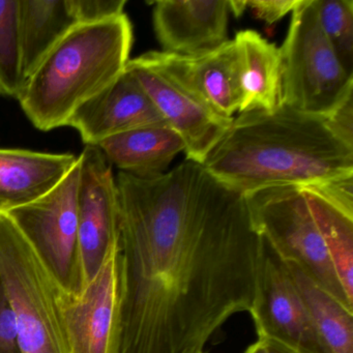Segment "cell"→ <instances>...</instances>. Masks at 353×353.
<instances>
[{
  "instance_id": "14",
  "label": "cell",
  "mask_w": 353,
  "mask_h": 353,
  "mask_svg": "<svg viewBox=\"0 0 353 353\" xmlns=\"http://www.w3.org/2000/svg\"><path fill=\"white\" fill-rule=\"evenodd\" d=\"M74 154L0 148V214L36 201L77 164Z\"/></svg>"
},
{
  "instance_id": "22",
  "label": "cell",
  "mask_w": 353,
  "mask_h": 353,
  "mask_svg": "<svg viewBox=\"0 0 353 353\" xmlns=\"http://www.w3.org/2000/svg\"><path fill=\"white\" fill-rule=\"evenodd\" d=\"M78 24L97 23L123 15L125 0H69Z\"/></svg>"
},
{
  "instance_id": "26",
  "label": "cell",
  "mask_w": 353,
  "mask_h": 353,
  "mask_svg": "<svg viewBox=\"0 0 353 353\" xmlns=\"http://www.w3.org/2000/svg\"><path fill=\"white\" fill-rule=\"evenodd\" d=\"M260 342H262V344L264 345L268 353H299L297 351L292 350V349L287 348L284 345L272 342V341H260Z\"/></svg>"
},
{
  "instance_id": "6",
  "label": "cell",
  "mask_w": 353,
  "mask_h": 353,
  "mask_svg": "<svg viewBox=\"0 0 353 353\" xmlns=\"http://www.w3.org/2000/svg\"><path fill=\"white\" fill-rule=\"evenodd\" d=\"M0 280L15 313L22 353H70L57 285L7 214H0Z\"/></svg>"
},
{
  "instance_id": "23",
  "label": "cell",
  "mask_w": 353,
  "mask_h": 353,
  "mask_svg": "<svg viewBox=\"0 0 353 353\" xmlns=\"http://www.w3.org/2000/svg\"><path fill=\"white\" fill-rule=\"evenodd\" d=\"M0 353H22L15 313L0 280Z\"/></svg>"
},
{
  "instance_id": "9",
  "label": "cell",
  "mask_w": 353,
  "mask_h": 353,
  "mask_svg": "<svg viewBox=\"0 0 353 353\" xmlns=\"http://www.w3.org/2000/svg\"><path fill=\"white\" fill-rule=\"evenodd\" d=\"M249 313L257 340L279 343L299 353H332L316 330L284 262L265 241Z\"/></svg>"
},
{
  "instance_id": "7",
  "label": "cell",
  "mask_w": 353,
  "mask_h": 353,
  "mask_svg": "<svg viewBox=\"0 0 353 353\" xmlns=\"http://www.w3.org/2000/svg\"><path fill=\"white\" fill-rule=\"evenodd\" d=\"M125 68L167 125L179 134L188 161L203 164L233 119H226L212 108L190 81L175 55L150 51L130 59Z\"/></svg>"
},
{
  "instance_id": "20",
  "label": "cell",
  "mask_w": 353,
  "mask_h": 353,
  "mask_svg": "<svg viewBox=\"0 0 353 353\" xmlns=\"http://www.w3.org/2000/svg\"><path fill=\"white\" fill-rule=\"evenodd\" d=\"M26 83L22 71L18 0H0V96L18 98Z\"/></svg>"
},
{
  "instance_id": "2",
  "label": "cell",
  "mask_w": 353,
  "mask_h": 353,
  "mask_svg": "<svg viewBox=\"0 0 353 353\" xmlns=\"http://www.w3.org/2000/svg\"><path fill=\"white\" fill-rule=\"evenodd\" d=\"M202 166L229 189L249 196L268 188L353 179V148L323 117L281 104L233 119Z\"/></svg>"
},
{
  "instance_id": "10",
  "label": "cell",
  "mask_w": 353,
  "mask_h": 353,
  "mask_svg": "<svg viewBox=\"0 0 353 353\" xmlns=\"http://www.w3.org/2000/svg\"><path fill=\"white\" fill-rule=\"evenodd\" d=\"M57 301L70 353H117L121 252L115 245L81 296L57 286Z\"/></svg>"
},
{
  "instance_id": "16",
  "label": "cell",
  "mask_w": 353,
  "mask_h": 353,
  "mask_svg": "<svg viewBox=\"0 0 353 353\" xmlns=\"http://www.w3.org/2000/svg\"><path fill=\"white\" fill-rule=\"evenodd\" d=\"M233 42L241 92L239 112L274 110L281 105L280 48L251 30L237 32Z\"/></svg>"
},
{
  "instance_id": "4",
  "label": "cell",
  "mask_w": 353,
  "mask_h": 353,
  "mask_svg": "<svg viewBox=\"0 0 353 353\" xmlns=\"http://www.w3.org/2000/svg\"><path fill=\"white\" fill-rule=\"evenodd\" d=\"M280 54L281 104L326 119L353 96V76L324 36L315 0H299Z\"/></svg>"
},
{
  "instance_id": "12",
  "label": "cell",
  "mask_w": 353,
  "mask_h": 353,
  "mask_svg": "<svg viewBox=\"0 0 353 353\" xmlns=\"http://www.w3.org/2000/svg\"><path fill=\"white\" fill-rule=\"evenodd\" d=\"M156 125L167 123L139 82L125 68L112 83L73 113L68 127L79 133L85 146H98L112 136Z\"/></svg>"
},
{
  "instance_id": "24",
  "label": "cell",
  "mask_w": 353,
  "mask_h": 353,
  "mask_svg": "<svg viewBox=\"0 0 353 353\" xmlns=\"http://www.w3.org/2000/svg\"><path fill=\"white\" fill-rule=\"evenodd\" d=\"M299 0H250L245 1L248 9L256 17L272 26L288 13H292Z\"/></svg>"
},
{
  "instance_id": "19",
  "label": "cell",
  "mask_w": 353,
  "mask_h": 353,
  "mask_svg": "<svg viewBox=\"0 0 353 353\" xmlns=\"http://www.w3.org/2000/svg\"><path fill=\"white\" fill-rule=\"evenodd\" d=\"M284 264L330 352L353 353V311L317 286L294 264Z\"/></svg>"
},
{
  "instance_id": "15",
  "label": "cell",
  "mask_w": 353,
  "mask_h": 353,
  "mask_svg": "<svg viewBox=\"0 0 353 353\" xmlns=\"http://www.w3.org/2000/svg\"><path fill=\"white\" fill-rule=\"evenodd\" d=\"M98 148L111 166L140 179L164 174L185 144L169 125L139 128L112 136Z\"/></svg>"
},
{
  "instance_id": "17",
  "label": "cell",
  "mask_w": 353,
  "mask_h": 353,
  "mask_svg": "<svg viewBox=\"0 0 353 353\" xmlns=\"http://www.w3.org/2000/svg\"><path fill=\"white\" fill-rule=\"evenodd\" d=\"M175 57L190 81L212 108L222 117L233 119L241 101L239 61L233 40L204 54Z\"/></svg>"
},
{
  "instance_id": "5",
  "label": "cell",
  "mask_w": 353,
  "mask_h": 353,
  "mask_svg": "<svg viewBox=\"0 0 353 353\" xmlns=\"http://www.w3.org/2000/svg\"><path fill=\"white\" fill-rule=\"evenodd\" d=\"M245 197L258 231L274 253L353 311L328 255L309 188H268Z\"/></svg>"
},
{
  "instance_id": "13",
  "label": "cell",
  "mask_w": 353,
  "mask_h": 353,
  "mask_svg": "<svg viewBox=\"0 0 353 353\" xmlns=\"http://www.w3.org/2000/svg\"><path fill=\"white\" fill-rule=\"evenodd\" d=\"M229 0H161L152 11L154 34L162 52L196 57L228 41Z\"/></svg>"
},
{
  "instance_id": "11",
  "label": "cell",
  "mask_w": 353,
  "mask_h": 353,
  "mask_svg": "<svg viewBox=\"0 0 353 353\" xmlns=\"http://www.w3.org/2000/svg\"><path fill=\"white\" fill-rule=\"evenodd\" d=\"M80 159L78 236L88 286L111 250L119 245L121 206L112 166L100 148L85 146Z\"/></svg>"
},
{
  "instance_id": "8",
  "label": "cell",
  "mask_w": 353,
  "mask_h": 353,
  "mask_svg": "<svg viewBox=\"0 0 353 353\" xmlns=\"http://www.w3.org/2000/svg\"><path fill=\"white\" fill-rule=\"evenodd\" d=\"M81 159L46 195L7 212L59 289L80 297L85 289L78 236Z\"/></svg>"
},
{
  "instance_id": "18",
  "label": "cell",
  "mask_w": 353,
  "mask_h": 353,
  "mask_svg": "<svg viewBox=\"0 0 353 353\" xmlns=\"http://www.w3.org/2000/svg\"><path fill=\"white\" fill-rule=\"evenodd\" d=\"M22 71L28 79L49 51L77 26L69 0H18Z\"/></svg>"
},
{
  "instance_id": "29",
  "label": "cell",
  "mask_w": 353,
  "mask_h": 353,
  "mask_svg": "<svg viewBox=\"0 0 353 353\" xmlns=\"http://www.w3.org/2000/svg\"><path fill=\"white\" fill-rule=\"evenodd\" d=\"M183 353H205V351H204V346H194L183 351Z\"/></svg>"
},
{
  "instance_id": "1",
  "label": "cell",
  "mask_w": 353,
  "mask_h": 353,
  "mask_svg": "<svg viewBox=\"0 0 353 353\" xmlns=\"http://www.w3.org/2000/svg\"><path fill=\"white\" fill-rule=\"evenodd\" d=\"M117 353L205 346L251 309L264 239L247 197L185 161L150 179L119 171Z\"/></svg>"
},
{
  "instance_id": "3",
  "label": "cell",
  "mask_w": 353,
  "mask_h": 353,
  "mask_svg": "<svg viewBox=\"0 0 353 353\" xmlns=\"http://www.w3.org/2000/svg\"><path fill=\"white\" fill-rule=\"evenodd\" d=\"M133 28L125 14L74 26L43 59L18 96L43 132L67 127L73 113L112 83L127 67Z\"/></svg>"
},
{
  "instance_id": "21",
  "label": "cell",
  "mask_w": 353,
  "mask_h": 353,
  "mask_svg": "<svg viewBox=\"0 0 353 353\" xmlns=\"http://www.w3.org/2000/svg\"><path fill=\"white\" fill-rule=\"evenodd\" d=\"M315 5L324 36L345 71L353 76L352 0H315Z\"/></svg>"
},
{
  "instance_id": "28",
  "label": "cell",
  "mask_w": 353,
  "mask_h": 353,
  "mask_svg": "<svg viewBox=\"0 0 353 353\" xmlns=\"http://www.w3.org/2000/svg\"><path fill=\"white\" fill-rule=\"evenodd\" d=\"M243 353H268L265 347L260 341H256L253 344L250 345Z\"/></svg>"
},
{
  "instance_id": "25",
  "label": "cell",
  "mask_w": 353,
  "mask_h": 353,
  "mask_svg": "<svg viewBox=\"0 0 353 353\" xmlns=\"http://www.w3.org/2000/svg\"><path fill=\"white\" fill-rule=\"evenodd\" d=\"M325 121L336 137L353 148V96L345 100Z\"/></svg>"
},
{
  "instance_id": "27",
  "label": "cell",
  "mask_w": 353,
  "mask_h": 353,
  "mask_svg": "<svg viewBox=\"0 0 353 353\" xmlns=\"http://www.w3.org/2000/svg\"><path fill=\"white\" fill-rule=\"evenodd\" d=\"M229 6H230V12H232L236 17L243 15L245 10L247 9V3L245 1H239V0H229Z\"/></svg>"
}]
</instances>
